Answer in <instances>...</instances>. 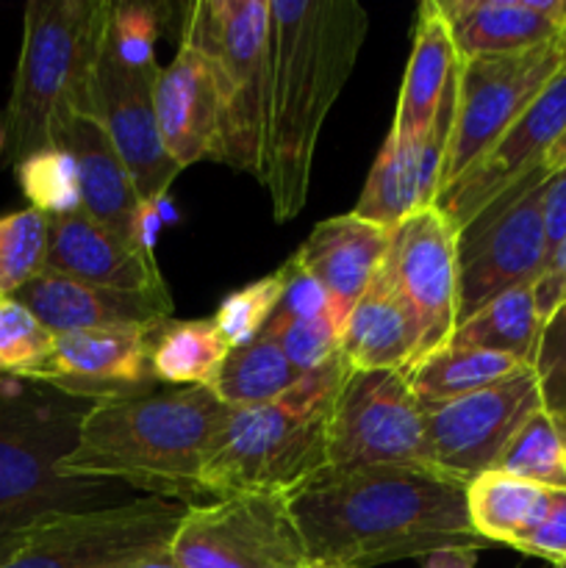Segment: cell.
Returning a JSON list of instances; mask_svg holds the SVG:
<instances>
[{"label": "cell", "instance_id": "f1b7e54d", "mask_svg": "<svg viewBox=\"0 0 566 568\" xmlns=\"http://www.w3.org/2000/svg\"><path fill=\"white\" fill-rule=\"evenodd\" d=\"M536 283H522L483 305L475 316L455 327L453 347L492 349L533 366L544 320L536 308Z\"/></svg>", "mask_w": 566, "mask_h": 568}, {"label": "cell", "instance_id": "681fc988", "mask_svg": "<svg viewBox=\"0 0 566 568\" xmlns=\"http://www.w3.org/2000/svg\"><path fill=\"white\" fill-rule=\"evenodd\" d=\"M0 383H3V377H0Z\"/></svg>", "mask_w": 566, "mask_h": 568}, {"label": "cell", "instance_id": "9c48e42d", "mask_svg": "<svg viewBox=\"0 0 566 568\" xmlns=\"http://www.w3.org/2000/svg\"><path fill=\"white\" fill-rule=\"evenodd\" d=\"M547 178V170L533 172L458 233L455 327L508 288L538 281L549 255L544 227Z\"/></svg>", "mask_w": 566, "mask_h": 568}, {"label": "cell", "instance_id": "ab89813d", "mask_svg": "<svg viewBox=\"0 0 566 568\" xmlns=\"http://www.w3.org/2000/svg\"><path fill=\"white\" fill-rule=\"evenodd\" d=\"M283 355L292 361L300 375L320 369L327 361L336 358L342 349V331L331 316H314V320H300L283 327L275 336Z\"/></svg>", "mask_w": 566, "mask_h": 568}, {"label": "cell", "instance_id": "7a4b0ae2", "mask_svg": "<svg viewBox=\"0 0 566 568\" xmlns=\"http://www.w3.org/2000/svg\"><path fill=\"white\" fill-rule=\"evenodd\" d=\"M366 31L370 14L358 0H270L259 183L277 222L309 203L322 122L353 75Z\"/></svg>", "mask_w": 566, "mask_h": 568}, {"label": "cell", "instance_id": "e0dca14e", "mask_svg": "<svg viewBox=\"0 0 566 568\" xmlns=\"http://www.w3.org/2000/svg\"><path fill=\"white\" fill-rule=\"evenodd\" d=\"M159 70H128L105 42L94 81V116L103 122L142 203L166 197L172 181L183 172L164 150L155 122L153 92Z\"/></svg>", "mask_w": 566, "mask_h": 568}, {"label": "cell", "instance_id": "60d3db41", "mask_svg": "<svg viewBox=\"0 0 566 568\" xmlns=\"http://www.w3.org/2000/svg\"><path fill=\"white\" fill-rule=\"evenodd\" d=\"M516 552L542 558L553 566L566 564V488H553L547 514L536 525V530L516 547Z\"/></svg>", "mask_w": 566, "mask_h": 568}, {"label": "cell", "instance_id": "603a6c76", "mask_svg": "<svg viewBox=\"0 0 566 568\" xmlns=\"http://www.w3.org/2000/svg\"><path fill=\"white\" fill-rule=\"evenodd\" d=\"M338 353L350 372H408L422 358L420 322L383 266L355 303Z\"/></svg>", "mask_w": 566, "mask_h": 568}, {"label": "cell", "instance_id": "6da1fadb", "mask_svg": "<svg viewBox=\"0 0 566 568\" xmlns=\"http://www.w3.org/2000/svg\"><path fill=\"white\" fill-rule=\"evenodd\" d=\"M466 486L436 466L325 469L289 503L311 564L372 568L444 547H488L469 521Z\"/></svg>", "mask_w": 566, "mask_h": 568}, {"label": "cell", "instance_id": "ba28073f", "mask_svg": "<svg viewBox=\"0 0 566 568\" xmlns=\"http://www.w3.org/2000/svg\"><path fill=\"white\" fill-rule=\"evenodd\" d=\"M186 505L128 499L81 514H59L0 544V568H122L170 552Z\"/></svg>", "mask_w": 566, "mask_h": 568}, {"label": "cell", "instance_id": "4fadbf2b", "mask_svg": "<svg viewBox=\"0 0 566 568\" xmlns=\"http://www.w3.org/2000/svg\"><path fill=\"white\" fill-rule=\"evenodd\" d=\"M538 408L542 394L533 366L466 397L425 405L433 466L472 483L497 466L514 433Z\"/></svg>", "mask_w": 566, "mask_h": 568}, {"label": "cell", "instance_id": "5b68a950", "mask_svg": "<svg viewBox=\"0 0 566 568\" xmlns=\"http://www.w3.org/2000/svg\"><path fill=\"white\" fill-rule=\"evenodd\" d=\"M342 353L272 403L231 410L203 466L209 499L270 491L294 497L327 469L333 408L347 377Z\"/></svg>", "mask_w": 566, "mask_h": 568}, {"label": "cell", "instance_id": "7bdbcfd3", "mask_svg": "<svg viewBox=\"0 0 566 568\" xmlns=\"http://www.w3.org/2000/svg\"><path fill=\"white\" fill-rule=\"evenodd\" d=\"M544 227H547L549 250L566 233V164L544 183Z\"/></svg>", "mask_w": 566, "mask_h": 568}, {"label": "cell", "instance_id": "74e56055", "mask_svg": "<svg viewBox=\"0 0 566 568\" xmlns=\"http://www.w3.org/2000/svg\"><path fill=\"white\" fill-rule=\"evenodd\" d=\"M533 372L542 394V408L566 433V303L544 322Z\"/></svg>", "mask_w": 566, "mask_h": 568}, {"label": "cell", "instance_id": "bcb514c9", "mask_svg": "<svg viewBox=\"0 0 566 568\" xmlns=\"http://www.w3.org/2000/svg\"><path fill=\"white\" fill-rule=\"evenodd\" d=\"M122 568H181V566L170 558V552H161V555H153V558L137 560V564H128Z\"/></svg>", "mask_w": 566, "mask_h": 568}, {"label": "cell", "instance_id": "8fae6325", "mask_svg": "<svg viewBox=\"0 0 566 568\" xmlns=\"http://www.w3.org/2000/svg\"><path fill=\"white\" fill-rule=\"evenodd\" d=\"M564 70L566 37L522 53L458 61V100L442 189L481 161Z\"/></svg>", "mask_w": 566, "mask_h": 568}, {"label": "cell", "instance_id": "ac0fdd59", "mask_svg": "<svg viewBox=\"0 0 566 568\" xmlns=\"http://www.w3.org/2000/svg\"><path fill=\"white\" fill-rule=\"evenodd\" d=\"M22 305L55 336L87 331H131L172 320V294H139L92 286L42 272L20 294Z\"/></svg>", "mask_w": 566, "mask_h": 568}, {"label": "cell", "instance_id": "3957f363", "mask_svg": "<svg viewBox=\"0 0 566 568\" xmlns=\"http://www.w3.org/2000/svg\"><path fill=\"white\" fill-rule=\"evenodd\" d=\"M228 416L231 408L211 388L194 386L89 405L59 475L203 505V466Z\"/></svg>", "mask_w": 566, "mask_h": 568}, {"label": "cell", "instance_id": "4316f807", "mask_svg": "<svg viewBox=\"0 0 566 568\" xmlns=\"http://www.w3.org/2000/svg\"><path fill=\"white\" fill-rule=\"evenodd\" d=\"M228 353L231 347L211 320H164L150 336V372L166 386L211 388Z\"/></svg>", "mask_w": 566, "mask_h": 568}, {"label": "cell", "instance_id": "b9f144b4", "mask_svg": "<svg viewBox=\"0 0 566 568\" xmlns=\"http://www.w3.org/2000/svg\"><path fill=\"white\" fill-rule=\"evenodd\" d=\"M536 308L544 322L566 303V233L547 255L542 275L536 281Z\"/></svg>", "mask_w": 566, "mask_h": 568}, {"label": "cell", "instance_id": "d4e9b609", "mask_svg": "<svg viewBox=\"0 0 566 568\" xmlns=\"http://www.w3.org/2000/svg\"><path fill=\"white\" fill-rule=\"evenodd\" d=\"M455 70H458V55H455L447 20L436 0H425L416 14L414 48L405 64L397 109H394V136L405 142L427 136Z\"/></svg>", "mask_w": 566, "mask_h": 568}, {"label": "cell", "instance_id": "7c38bea8", "mask_svg": "<svg viewBox=\"0 0 566 568\" xmlns=\"http://www.w3.org/2000/svg\"><path fill=\"white\" fill-rule=\"evenodd\" d=\"M433 466L425 405L405 372H347L333 408L327 469Z\"/></svg>", "mask_w": 566, "mask_h": 568}, {"label": "cell", "instance_id": "9a60e30c", "mask_svg": "<svg viewBox=\"0 0 566 568\" xmlns=\"http://www.w3.org/2000/svg\"><path fill=\"white\" fill-rule=\"evenodd\" d=\"M566 131V70L538 94L530 109L486 150L481 161L469 166L458 181L442 189L436 209L453 222L455 231H464L481 211L511 186L544 170L549 150Z\"/></svg>", "mask_w": 566, "mask_h": 568}, {"label": "cell", "instance_id": "4dcf8cb0", "mask_svg": "<svg viewBox=\"0 0 566 568\" xmlns=\"http://www.w3.org/2000/svg\"><path fill=\"white\" fill-rule=\"evenodd\" d=\"M300 375L275 338H255L228 353L211 392L231 410L259 408L297 386Z\"/></svg>", "mask_w": 566, "mask_h": 568}, {"label": "cell", "instance_id": "f546056e", "mask_svg": "<svg viewBox=\"0 0 566 568\" xmlns=\"http://www.w3.org/2000/svg\"><path fill=\"white\" fill-rule=\"evenodd\" d=\"M525 366L527 364H522V361L503 353H492V349L447 344V347L416 361L405 372V377H408L411 388H414L422 405H438L475 394L499 381H508L511 375L522 372Z\"/></svg>", "mask_w": 566, "mask_h": 568}, {"label": "cell", "instance_id": "44dd1931", "mask_svg": "<svg viewBox=\"0 0 566 568\" xmlns=\"http://www.w3.org/2000/svg\"><path fill=\"white\" fill-rule=\"evenodd\" d=\"M458 61L522 53L566 37V0H436Z\"/></svg>", "mask_w": 566, "mask_h": 568}, {"label": "cell", "instance_id": "ffe728a7", "mask_svg": "<svg viewBox=\"0 0 566 568\" xmlns=\"http://www.w3.org/2000/svg\"><path fill=\"white\" fill-rule=\"evenodd\" d=\"M44 272L120 292L170 294L153 253L122 244L83 211L50 216Z\"/></svg>", "mask_w": 566, "mask_h": 568}, {"label": "cell", "instance_id": "d6a6232c", "mask_svg": "<svg viewBox=\"0 0 566 568\" xmlns=\"http://www.w3.org/2000/svg\"><path fill=\"white\" fill-rule=\"evenodd\" d=\"M50 216L20 209L0 216V297H17L48 264Z\"/></svg>", "mask_w": 566, "mask_h": 568}, {"label": "cell", "instance_id": "277c9868", "mask_svg": "<svg viewBox=\"0 0 566 568\" xmlns=\"http://www.w3.org/2000/svg\"><path fill=\"white\" fill-rule=\"evenodd\" d=\"M111 0H31L11 98L0 116L6 159L61 148L72 120L94 116V81L109 42Z\"/></svg>", "mask_w": 566, "mask_h": 568}, {"label": "cell", "instance_id": "2e32d148", "mask_svg": "<svg viewBox=\"0 0 566 568\" xmlns=\"http://www.w3.org/2000/svg\"><path fill=\"white\" fill-rule=\"evenodd\" d=\"M153 327L55 336L48 361L31 372L26 383H37L87 405L150 394L155 386L150 372Z\"/></svg>", "mask_w": 566, "mask_h": 568}, {"label": "cell", "instance_id": "c3c4849f", "mask_svg": "<svg viewBox=\"0 0 566 568\" xmlns=\"http://www.w3.org/2000/svg\"><path fill=\"white\" fill-rule=\"evenodd\" d=\"M553 568H566V564L564 566H553Z\"/></svg>", "mask_w": 566, "mask_h": 568}, {"label": "cell", "instance_id": "cb8c5ba5", "mask_svg": "<svg viewBox=\"0 0 566 568\" xmlns=\"http://www.w3.org/2000/svg\"><path fill=\"white\" fill-rule=\"evenodd\" d=\"M61 148L75 155L83 214L122 244L137 247V214L142 197L117 155L103 122L92 114L75 116Z\"/></svg>", "mask_w": 566, "mask_h": 568}, {"label": "cell", "instance_id": "1f68e13d", "mask_svg": "<svg viewBox=\"0 0 566 568\" xmlns=\"http://www.w3.org/2000/svg\"><path fill=\"white\" fill-rule=\"evenodd\" d=\"M494 469L547 488H566V433L544 408L527 416Z\"/></svg>", "mask_w": 566, "mask_h": 568}, {"label": "cell", "instance_id": "ee69618b", "mask_svg": "<svg viewBox=\"0 0 566 568\" xmlns=\"http://www.w3.org/2000/svg\"><path fill=\"white\" fill-rule=\"evenodd\" d=\"M481 547H444L422 558V568H477Z\"/></svg>", "mask_w": 566, "mask_h": 568}, {"label": "cell", "instance_id": "52a82bcc", "mask_svg": "<svg viewBox=\"0 0 566 568\" xmlns=\"http://www.w3.org/2000/svg\"><path fill=\"white\" fill-rule=\"evenodd\" d=\"M181 42L205 55L216 92L214 159L259 178L264 136L270 0H198L186 6Z\"/></svg>", "mask_w": 566, "mask_h": 568}, {"label": "cell", "instance_id": "8992f818", "mask_svg": "<svg viewBox=\"0 0 566 568\" xmlns=\"http://www.w3.org/2000/svg\"><path fill=\"white\" fill-rule=\"evenodd\" d=\"M89 405L20 394L0 383V544L59 514L128 503L114 483L67 480L59 464L72 453Z\"/></svg>", "mask_w": 566, "mask_h": 568}, {"label": "cell", "instance_id": "f907efd6", "mask_svg": "<svg viewBox=\"0 0 566 568\" xmlns=\"http://www.w3.org/2000/svg\"><path fill=\"white\" fill-rule=\"evenodd\" d=\"M314 568H320V566H314Z\"/></svg>", "mask_w": 566, "mask_h": 568}, {"label": "cell", "instance_id": "83f0119b", "mask_svg": "<svg viewBox=\"0 0 566 568\" xmlns=\"http://www.w3.org/2000/svg\"><path fill=\"white\" fill-rule=\"evenodd\" d=\"M422 148H425V139L405 142V139L394 136L388 131L353 214L366 222H375L386 231H394L400 222L408 220L414 211H420Z\"/></svg>", "mask_w": 566, "mask_h": 568}, {"label": "cell", "instance_id": "7402d4cb", "mask_svg": "<svg viewBox=\"0 0 566 568\" xmlns=\"http://www.w3.org/2000/svg\"><path fill=\"white\" fill-rule=\"evenodd\" d=\"M155 122L170 159L181 170L211 161L216 150V92L205 55L181 42L155 78Z\"/></svg>", "mask_w": 566, "mask_h": 568}, {"label": "cell", "instance_id": "d590c367", "mask_svg": "<svg viewBox=\"0 0 566 568\" xmlns=\"http://www.w3.org/2000/svg\"><path fill=\"white\" fill-rule=\"evenodd\" d=\"M281 270L261 277V281H253L247 283V286L236 288L233 294H228L220 303V308H216V314L211 316V322H214L216 331L222 333L228 347L236 349L255 342V338L261 336V331L266 327V322H270V316L275 314L277 303H281Z\"/></svg>", "mask_w": 566, "mask_h": 568}, {"label": "cell", "instance_id": "e575fe53", "mask_svg": "<svg viewBox=\"0 0 566 568\" xmlns=\"http://www.w3.org/2000/svg\"><path fill=\"white\" fill-rule=\"evenodd\" d=\"M55 333H50L17 297H0V375L26 381L48 361Z\"/></svg>", "mask_w": 566, "mask_h": 568}, {"label": "cell", "instance_id": "f6af8a7d", "mask_svg": "<svg viewBox=\"0 0 566 568\" xmlns=\"http://www.w3.org/2000/svg\"><path fill=\"white\" fill-rule=\"evenodd\" d=\"M564 164H566V131L560 133V139L553 144V150H549L547 161H544V170L553 175V172H558Z\"/></svg>", "mask_w": 566, "mask_h": 568}, {"label": "cell", "instance_id": "7dc6e473", "mask_svg": "<svg viewBox=\"0 0 566 568\" xmlns=\"http://www.w3.org/2000/svg\"><path fill=\"white\" fill-rule=\"evenodd\" d=\"M0 153H6V133H3V128H0Z\"/></svg>", "mask_w": 566, "mask_h": 568}, {"label": "cell", "instance_id": "484cf974", "mask_svg": "<svg viewBox=\"0 0 566 568\" xmlns=\"http://www.w3.org/2000/svg\"><path fill=\"white\" fill-rule=\"evenodd\" d=\"M549 497L553 488L488 469L466 486V510L483 541L516 549L547 514Z\"/></svg>", "mask_w": 566, "mask_h": 568}, {"label": "cell", "instance_id": "8d00e7d4", "mask_svg": "<svg viewBox=\"0 0 566 568\" xmlns=\"http://www.w3.org/2000/svg\"><path fill=\"white\" fill-rule=\"evenodd\" d=\"M161 9L150 3H111L109 48L128 70H159L155 42L161 33Z\"/></svg>", "mask_w": 566, "mask_h": 568}, {"label": "cell", "instance_id": "30bf717a", "mask_svg": "<svg viewBox=\"0 0 566 568\" xmlns=\"http://www.w3.org/2000/svg\"><path fill=\"white\" fill-rule=\"evenodd\" d=\"M170 558L181 568H314L292 503L270 491L189 505Z\"/></svg>", "mask_w": 566, "mask_h": 568}, {"label": "cell", "instance_id": "836d02e7", "mask_svg": "<svg viewBox=\"0 0 566 568\" xmlns=\"http://www.w3.org/2000/svg\"><path fill=\"white\" fill-rule=\"evenodd\" d=\"M17 186L28 205L48 216L81 211V178L75 155L67 148H48L14 164Z\"/></svg>", "mask_w": 566, "mask_h": 568}, {"label": "cell", "instance_id": "f35d334b", "mask_svg": "<svg viewBox=\"0 0 566 568\" xmlns=\"http://www.w3.org/2000/svg\"><path fill=\"white\" fill-rule=\"evenodd\" d=\"M281 303H277L275 314L270 316L266 327L261 331V338H275L277 333L286 325H292V322L314 320V316H331V297H327L325 288L320 286V281H316L294 255L281 266Z\"/></svg>", "mask_w": 566, "mask_h": 568}, {"label": "cell", "instance_id": "d6986e66", "mask_svg": "<svg viewBox=\"0 0 566 568\" xmlns=\"http://www.w3.org/2000/svg\"><path fill=\"white\" fill-rule=\"evenodd\" d=\"M388 242L392 231L350 211L322 220L294 253L331 297V316L338 331H344L355 303L381 272Z\"/></svg>", "mask_w": 566, "mask_h": 568}, {"label": "cell", "instance_id": "5bb4252c", "mask_svg": "<svg viewBox=\"0 0 566 568\" xmlns=\"http://www.w3.org/2000/svg\"><path fill=\"white\" fill-rule=\"evenodd\" d=\"M383 272L422 327V358L447 347L458 314V231L436 209L414 211L392 231Z\"/></svg>", "mask_w": 566, "mask_h": 568}]
</instances>
